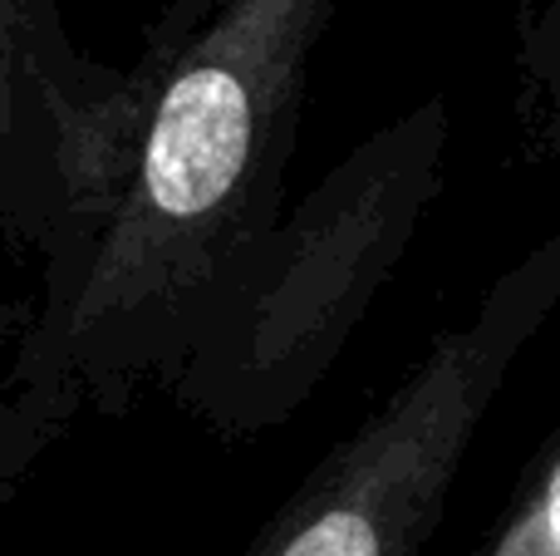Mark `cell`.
<instances>
[{
  "instance_id": "5b68a950",
  "label": "cell",
  "mask_w": 560,
  "mask_h": 556,
  "mask_svg": "<svg viewBox=\"0 0 560 556\" xmlns=\"http://www.w3.org/2000/svg\"><path fill=\"white\" fill-rule=\"evenodd\" d=\"M516 128L526 163L560 148V0H526L516 20Z\"/></svg>"
},
{
  "instance_id": "ba28073f",
  "label": "cell",
  "mask_w": 560,
  "mask_h": 556,
  "mask_svg": "<svg viewBox=\"0 0 560 556\" xmlns=\"http://www.w3.org/2000/svg\"><path fill=\"white\" fill-rule=\"evenodd\" d=\"M222 5V0H173V5L163 10L167 20H177V25H202L207 15H212V10Z\"/></svg>"
},
{
  "instance_id": "6da1fadb",
  "label": "cell",
  "mask_w": 560,
  "mask_h": 556,
  "mask_svg": "<svg viewBox=\"0 0 560 556\" xmlns=\"http://www.w3.org/2000/svg\"><path fill=\"white\" fill-rule=\"evenodd\" d=\"M339 0H222L158 15V84L94 242L35 286L0 394L65 439L167 390L226 276L285 217L310 59Z\"/></svg>"
},
{
  "instance_id": "277c9868",
  "label": "cell",
  "mask_w": 560,
  "mask_h": 556,
  "mask_svg": "<svg viewBox=\"0 0 560 556\" xmlns=\"http://www.w3.org/2000/svg\"><path fill=\"white\" fill-rule=\"evenodd\" d=\"M158 84V49L104 65L59 0H0V236L59 276L114 207Z\"/></svg>"
},
{
  "instance_id": "8992f818",
  "label": "cell",
  "mask_w": 560,
  "mask_h": 556,
  "mask_svg": "<svg viewBox=\"0 0 560 556\" xmlns=\"http://www.w3.org/2000/svg\"><path fill=\"white\" fill-rule=\"evenodd\" d=\"M482 556H560V424L522 468Z\"/></svg>"
},
{
  "instance_id": "3957f363",
  "label": "cell",
  "mask_w": 560,
  "mask_h": 556,
  "mask_svg": "<svg viewBox=\"0 0 560 556\" xmlns=\"http://www.w3.org/2000/svg\"><path fill=\"white\" fill-rule=\"evenodd\" d=\"M560 311V227L482 301L428 335L413 370L300 478L242 556H423L506 374Z\"/></svg>"
},
{
  "instance_id": "7a4b0ae2",
  "label": "cell",
  "mask_w": 560,
  "mask_h": 556,
  "mask_svg": "<svg viewBox=\"0 0 560 556\" xmlns=\"http://www.w3.org/2000/svg\"><path fill=\"white\" fill-rule=\"evenodd\" d=\"M447 138L453 108L428 94L349 148L226 276L167 399L232 443L305 409L443 193Z\"/></svg>"
},
{
  "instance_id": "52a82bcc",
  "label": "cell",
  "mask_w": 560,
  "mask_h": 556,
  "mask_svg": "<svg viewBox=\"0 0 560 556\" xmlns=\"http://www.w3.org/2000/svg\"><path fill=\"white\" fill-rule=\"evenodd\" d=\"M49 443H59V433L0 394V493L15 488V483L49 453Z\"/></svg>"
}]
</instances>
